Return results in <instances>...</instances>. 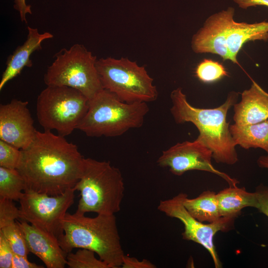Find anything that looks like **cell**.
I'll return each instance as SVG.
<instances>
[{
    "label": "cell",
    "instance_id": "cell-14",
    "mask_svg": "<svg viewBox=\"0 0 268 268\" xmlns=\"http://www.w3.org/2000/svg\"><path fill=\"white\" fill-rule=\"evenodd\" d=\"M30 252L38 257L48 268H64L67 265V253L58 239L29 223L17 221Z\"/></svg>",
    "mask_w": 268,
    "mask_h": 268
},
{
    "label": "cell",
    "instance_id": "cell-3",
    "mask_svg": "<svg viewBox=\"0 0 268 268\" xmlns=\"http://www.w3.org/2000/svg\"><path fill=\"white\" fill-rule=\"evenodd\" d=\"M64 234L58 239L67 254L75 248L94 251L111 268L121 267L125 255L115 214L93 217L75 211L63 220Z\"/></svg>",
    "mask_w": 268,
    "mask_h": 268
},
{
    "label": "cell",
    "instance_id": "cell-12",
    "mask_svg": "<svg viewBox=\"0 0 268 268\" xmlns=\"http://www.w3.org/2000/svg\"><path fill=\"white\" fill-rule=\"evenodd\" d=\"M28 105L16 99L0 105V139L21 150L32 143L37 132Z\"/></svg>",
    "mask_w": 268,
    "mask_h": 268
},
{
    "label": "cell",
    "instance_id": "cell-23",
    "mask_svg": "<svg viewBox=\"0 0 268 268\" xmlns=\"http://www.w3.org/2000/svg\"><path fill=\"white\" fill-rule=\"evenodd\" d=\"M14 254L27 257L30 252L17 220L0 229Z\"/></svg>",
    "mask_w": 268,
    "mask_h": 268
},
{
    "label": "cell",
    "instance_id": "cell-32",
    "mask_svg": "<svg viewBox=\"0 0 268 268\" xmlns=\"http://www.w3.org/2000/svg\"><path fill=\"white\" fill-rule=\"evenodd\" d=\"M238 6L243 9L257 5L268 7V0H233Z\"/></svg>",
    "mask_w": 268,
    "mask_h": 268
},
{
    "label": "cell",
    "instance_id": "cell-30",
    "mask_svg": "<svg viewBox=\"0 0 268 268\" xmlns=\"http://www.w3.org/2000/svg\"><path fill=\"white\" fill-rule=\"evenodd\" d=\"M44 267L29 262L27 257L14 254L11 268H43Z\"/></svg>",
    "mask_w": 268,
    "mask_h": 268
},
{
    "label": "cell",
    "instance_id": "cell-27",
    "mask_svg": "<svg viewBox=\"0 0 268 268\" xmlns=\"http://www.w3.org/2000/svg\"><path fill=\"white\" fill-rule=\"evenodd\" d=\"M14 255L8 241L0 232V268H11Z\"/></svg>",
    "mask_w": 268,
    "mask_h": 268
},
{
    "label": "cell",
    "instance_id": "cell-22",
    "mask_svg": "<svg viewBox=\"0 0 268 268\" xmlns=\"http://www.w3.org/2000/svg\"><path fill=\"white\" fill-rule=\"evenodd\" d=\"M95 253L90 250L79 248L75 253L67 256V266L69 268H111L101 259L96 258Z\"/></svg>",
    "mask_w": 268,
    "mask_h": 268
},
{
    "label": "cell",
    "instance_id": "cell-9",
    "mask_svg": "<svg viewBox=\"0 0 268 268\" xmlns=\"http://www.w3.org/2000/svg\"><path fill=\"white\" fill-rule=\"evenodd\" d=\"M73 188L57 196H49L30 189L20 200V219L55 236L63 234V220L74 201Z\"/></svg>",
    "mask_w": 268,
    "mask_h": 268
},
{
    "label": "cell",
    "instance_id": "cell-29",
    "mask_svg": "<svg viewBox=\"0 0 268 268\" xmlns=\"http://www.w3.org/2000/svg\"><path fill=\"white\" fill-rule=\"evenodd\" d=\"M121 267L123 268H155L156 266L146 259L140 261L135 257L125 255Z\"/></svg>",
    "mask_w": 268,
    "mask_h": 268
},
{
    "label": "cell",
    "instance_id": "cell-28",
    "mask_svg": "<svg viewBox=\"0 0 268 268\" xmlns=\"http://www.w3.org/2000/svg\"><path fill=\"white\" fill-rule=\"evenodd\" d=\"M258 200L257 209L268 217V186L261 184L256 188Z\"/></svg>",
    "mask_w": 268,
    "mask_h": 268
},
{
    "label": "cell",
    "instance_id": "cell-31",
    "mask_svg": "<svg viewBox=\"0 0 268 268\" xmlns=\"http://www.w3.org/2000/svg\"><path fill=\"white\" fill-rule=\"evenodd\" d=\"M14 7L19 12L21 21L27 23L26 14L32 13L31 5L26 4V0H14Z\"/></svg>",
    "mask_w": 268,
    "mask_h": 268
},
{
    "label": "cell",
    "instance_id": "cell-21",
    "mask_svg": "<svg viewBox=\"0 0 268 268\" xmlns=\"http://www.w3.org/2000/svg\"><path fill=\"white\" fill-rule=\"evenodd\" d=\"M27 189L25 181L16 169L0 166V198L20 201Z\"/></svg>",
    "mask_w": 268,
    "mask_h": 268
},
{
    "label": "cell",
    "instance_id": "cell-10",
    "mask_svg": "<svg viewBox=\"0 0 268 268\" xmlns=\"http://www.w3.org/2000/svg\"><path fill=\"white\" fill-rule=\"evenodd\" d=\"M187 196L186 194L181 193L171 199L161 200L157 209L169 217L179 219L184 225V230L182 233L183 239L203 246L210 255L215 268H221L222 263L214 244V237L219 231L226 232L231 230L235 219L221 217L213 223L201 222L192 216L185 207L183 202Z\"/></svg>",
    "mask_w": 268,
    "mask_h": 268
},
{
    "label": "cell",
    "instance_id": "cell-7",
    "mask_svg": "<svg viewBox=\"0 0 268 268\" xmlns=\"http://www.w3.org/2000/svg\"><path fill=\"white\" fill-rule=\"evenodd\" d=\"M44 76L47 86H66L78 90L89 100L103 89L96 64V57L82 45L63 48Z\"/></svg>",
    "mask_w": 268,
    "mask_h": 268
},
{
    "label": "cell",
    "instance_id": "cell-11",
    "mask_svg": "<svg viewBox=\"0 0 268 268\" xmlns=\"http://www.w3.org/2000/svg\"><path fill=\"white\" fill-rule=\"evenodd\" d=\"M212 157V151L196 139L193 141L178 143L163 151L157 163L162 167L169 168L170 172L177 176H181L189 171H204L220 176L229 186H237L239 184L237 180L213 166Z\"/></svg>",
    "mask_w": 268,
    "mask_h": 268
},
{
    "label": "cell",
    "instance_id": "cell-25",
    "mask_svg": "<svg viewBox=\"0 0 268 268\" xmlns=\"http://www.w3.org/2000/svg\"><path fill=\"white\" fill-rule=\"evenodd\" d=\"M21 153V149L0 139V166L16 169Z\"/></svg>",
    "mask_w": 268,
    "mask_h": 268
},
{
    "label": "cell",
    "instance_id": "cell-18",
    "mask_svg": "<svg viewBox=\"0 0 268 268\" xmlns=\"http://www.w3.org/2000/svg\"><path fill=\"white\" fill-rule=\"evenodd\" d=\"M220 214L221 217L235 219L247 207L257 208L258 200L256 193L246 191L244 187L231 186L216 194Z\"/></svg>",
    "mask_w": 268,
    "mask_h": 268
},
{
    "label": "cell",
    "instance_id": "cell-20",
    "mask_svg": "<svg viewBox=\"0 0 268 268\" xmlns=\"http://www.w3.org/2000/svg\"><path fill=\"white\" fill-rule=\"evenodd\" d=\"M184 205L189 213L202 222L213 223L221 217L216 194L212 191H205L195 198L185 199Z\"/></svg>",
    "mask_w": 268,
    "mask_h": 268
},
{
    "label": "cell",
    "instance_id": "cell-4",
    "mask_svg": "<svg viewBox=\"0 0 268 268\" xmlns=\"http://www.w3.org/2000/svg\"><path fill=\"white\" fill-rule=\"evenodd\" d=\"M73 189L80 192L78 212L112 215L120 210L124 179L120 170L109 161L85 158L81 176Z\"/></svg>",
    "mask_w": 268,
    "mask_h": 268
},
{
    "label": "cell",
    "instance_id": "cell-33",
    "mask_svg": "<svg viewBox=\"0 0 268 268\" xmlns=\"http://www.w3.org/2000/svg\"><path fill=\"white\" fill-rule=\"evenodd\" d=\"M257 163L260 167L268 169V155L260 156Z\"/></svg>",
    "mask_w": 268,
    "mask_h": 268
},
{
    "label": "cell",
    "instance_id": "cell-5",
    "mask_svg": "<svg viewBox=\"0 0 268 268\" xmlns=\"http://www.w3.org/2000/svg\"><path fill=\"white\" fill-rule=\"evenodd\" d=\"M149 109L147 103H128L103 89L89 100L87 113L77 129L91 137H115L141 127Z\"/></svg>",
    "mask_w": 268,
    "mask_h": 268
},
{
    "label": "cell",
    "instance_id": "cell-1",
    "mask_svg": "<svg viewBox=\"0 0 268 268\" xmlns=\"http://www.w3.org/2000/svg\"><path fill=\"white\" fill-rule=\"evenodd\" d=\"M84 159L77 145L65 136L51 131H37L32 143L21 150L16 169L27 189L57 196L74 187L81 176Z\"/></svg>",
    "mask_w": 268,
    "mask_h": 268
},
{
    "label": "cell",
    "instance_id": "cell-24",
    "mask_svg": "<svg viewBox=\"0 0 268 268\" xmlns=\"http://www.w3.org/2000/svg\"><path fill=\"white\" fill-rule=\"evenodd\" d=\"M196 74L198 78L204 83L213 82L228 75L227 71L221 64L206 59L198 64Z\"/></svg>",
    "mask_w": 268,
    "mask_h": 268
},
{
    "label": "cell",
    "instance_id": "cell-2",
    "mask_svg": "<svg viewBox=\"0 0 268 268\" xmlns=\"http://www.w3.org/2000/svg\"><path fill=\"white\" fill-rule=\"evenodd\" d=\"M238 94L231 92L226 101L212 109L198 108L187 101L181 88L173 90L170 94V112L178 124L192 123L199 131L197 139L203 143L212 152L217 163L233 165L238 160L236 144L226 121L228 110L236 102Z\"/></svg>",
    "mask_w": 268,
    "mask_h": 268
},
{
    "label": "cell",
    "instance_id": "cell-17",
    "mask_svg": "<svg viewBox=\"0 0 268 268\" xmlns=\"http://www.w3.org/2000/svg\"><path fill=\"white\" fill-rule=\"evenodd\" d=\"M268 40V22L249 24L234 21L227 37L229 60L239 64L237 57L243 45L250 41Z\"/></svg>",
    "mask_w": 268,
    "mask_h": 268
},
{
    "label": "cell",
    "instance_id": "cell-16",
    "mask_svg": "<svg viewBox=\"0 0 268 268\" xmlns=\"http://www.w3.org/2000/svg\"><path fill=\"white\" fill-rule=\"evenodd\" d=\"M28 35L24 43L18 46L7 58L6 67L0 81V90L10 80L19 74L25 67H31L33 63L31 55L42 49L43 41L53 38V35L48 32H39L37 28L27 27Z\"/></svg>",
    "mask_w": 268,
    "mask_h": 268
},
{
    "label": "cell",
    "instance_id": "cell-13",
    "mask_svg": "<svg viewBox=\"0 0 268 268\" xmlns=\"http://www.w3.org/2000/svg\"><path fill=\"white\" fill-rule=\"evenodd\" d=\"M235 9L229 7L210 15L192 39L193 51L197 54L210 53L229 60L227 37L234 20Z\"/></svg>",
    "mask_w": 268,
    "mask_h": 268
},
{
    "label": "cell",
    "instance_id": "cell-26",
    "mask_svg": "<svg viewBox=\"0 0 268 268\" xmlns=\"http://www.w3.org/2000/svg\"><path fill=\"white\" fill-rule=\"evenodd\" d=\"M13 201L0 198V229L20 219L19 208Z\"/></svg>",
    "mask_w": 268,
    "mask_h": 268
},
{
    "label": "cell",
    "instance_id": "cell-6",
    "mask_svg": "<svg viewBox=\"0 0 268 268\" xmlns=\"http://www.w3.org/2000/svg\"><path fill=\"white\" fill-rule=\"evenodd\" d=\"M96 68L103 89L128 103H148L158 95L153 79L144 66L126 58L97 60Z\"/></svg>",
    "mask_w": 268,
    "mask_h": 268
},
{
    "label": "cell",
    "instance_id": "cell-15",
    "mask_svg": "<svg viewBox=\"0 0 268 268\" xmlns=\"http://www.w3.org/2000/svg\"><path fill=\"white\" fill-rule=\"evenodd\" d=\"M236 125L247 126L268 119V93L255 81L242 93L241 101L234 105Z\"/></svg>",
    "mask_w": 268,
    "mask_h": 268
},
{
    "label": "cell",
    "instance_id": "cell-8",
    "mask_svg": "<svg viewBox=\"0 0 268 268\" xmlns=\"http://www.w3.org/2000/svg\"><path fill=\"white\" fill-rule=\"evenodd\" d=\"M89 100L74 88L47 86L37 97V120L45 131L55 130L65 137L77 129L87 113Z\"/></svg>",
    "mask_w": 268,
    "mask_h": 268
},
{
    "label": "cell",
    "instance_id": "cell-19",
    "mask_svg": "<svg viewBox=\"0 0 268 268\" xmlns=\"http://www.w3.org/2000/svg\"><path fill=\"white\" fill-rule=\"evenodd\" d=\"M229 130L236 145L245 149L261 148L268 155V119L247 126L232 125Z\"/></svg>",
    "mask_w": 268,
    "mask_h": 268
}]
</instances>
